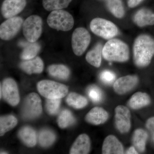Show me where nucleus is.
Wrapping results in <instances>:
<instances>
[{
	"label": "nucleus",
	"mask_w": 154,
	"mask_h": 154,
	"mask_svg": "<svg viewBox=\"0 0 154 154\" xmlns=\"http://www.w3.org/2000/svg\"><path fill=\"white\" fill-rule=\"evenodd\" d=\"M91 149V141L88 135H80L73 144L70 151L71 154H87Z\"/></svg>",
	"instance_id": "obj_15"
},
{
	"label": "nucleus",
	"mask_w": 154,
	"mask_h": 154,
	"mask_svg": "<svg viewBox=\"0 0 154 154\" xmlns=\"http://www.w3.org/2000/svg\"><path fill=\"white\" fill-rule=\"evenodd\" d=\"M26 3V0H5L1 8L2 15L8 19L15 17L24 10Z\"/></svg>",
	"instance_id": "obj_12"
},
{
	"label": "nucleus",
	"mask_w": 154,
	"mask_h": 154,
	"mask_svg": "<svg viewBox=\"0 0 154 154\" xmlns=\"http://www.w3.org/2000/svg\"><path fill=\"white\" fill-rule=\"evenodd\" d=\"M108 118V114L106 110L102 107H95L87 114L85 119L91 124L99 125L105 122Z\"/></svg>",
	"instance_id": "obj_16"
},
{
	"label": "nucleus",
	"mask_w": 154,
	"mask_h": 154,
	"mask_svg": "<svg viewBox=\"0 0 154 154\" xmlns=\"http://www.w3.org/2000/svg\"><path fill=\"white\" fill-rule=\"evenodd\" d=\"M91 41V36L84 28L75 29L72 33V45L73 51L77 56H81L85 51Z\"/></svg>",
	"instance_id": "obj_8"
},
{
	"label": "nucleus",
	"mask_w": 154,
	"mask_h": 154,
	"mask_svg": "<svg viewBox=\"0 0 154 154\" xmlns=\"http://www.w3.org/2000/svg\"><path fill=\"white\" fill-rule=\"evenodd\" d=\"M19 138L28 146L32 147L36 145L37 138L35 130L29 126H25L19 130Z\"/></svg>",
	"instance_id": "obj_20"
},
{
	"label": "nucleus",
	"mask_w": 154,
	"mask_h": 154,
	"mask_svg": "<svg viewBox=\"0 0 154 154\" xmlns=\"http://www.w3.org/2000/svg\"><path fill=\"white\" fill-rule=\"evenodd\" d=\"M148 137L147 133L143 129H137L134 131L133 136V143L139 152H142L144 151Z\"/></svg>",
	"instance_id": "obj_22"
},
{
	"label": "nucleus",
	"mask_w": 154,
	"mask_h": 154,
	"mask_svg": "<svg viewBox=\"0 0 154 154\" xmlns=\"http://www.w3.org/2000/svg\"><path fill=\"white\" fill-rule=\"evenodd\" d=\"M17 119L13 115L1 116L0 118V135L1 136L17 125Z\"/></svg>",
	"instance_id": "obj_25"
},
{
	"label": "nucleus",
	"mask_w": 154,
	"mask_h": 154,
	"mask_svg": "<svg viewBox=\"0 0 154 154\" xmlns=\"http://www.w3.org/2000/svg\"><path fill=\"white\" fill-rule=\"evenodd\" d=\"M150 102V98L147 94L137 92L131 96L128 102V105L132 109H138L149 105Z\"/></svg>",
	"instance_id": "obj_21"
},
{
	"label": "nucleus",
	"mask_w": 154,
	"mask_h": 154,
	"mask_svg": "<svg viewBox=\"0 0 154 154\" xmlns=\"http://www.w3.org/2000/svg\"><path fill=\"white\" fill-rule=\"evenodd\" d=\"M102 151L104 154H121L124 152V149L117 138L110 135L105 138L104 141Z\"/></svg>",
	"instance_id": "obj_14"
},
{
	"label": "nucleus",
	"mask_w": 154,
	"mask_h": 154,
	"mask_svg": "<svg viewBox=\"0 0 154 154\" xmlns=\"http://www.w3.org/2000/svg\"><path fill=\"white\" fill-rule=\"evenodd\" d=\"M134 60L137 66H148L154 55V38L146 34L138 36L133 46Z\"/></svg>",
	"instance_id": "obj_1"
},
{
	"label": "nucleus",
	"mask_w": 154,
	"mask_h": 154,
	"mask_svg": "<svg viewBox=\"0 0 154 154\" xmlns=\"http://www.w3.org/2000/svg\"><path fill=\"white\" fill-rule=\"evenodd\" d=\"M107 8L116 18L124 17L125 10L121 0H107Z\"/></svg>",
	"instance_id": "obj_29"
},
{
	"label": "nucleus",
	"mask_w": 154,
	"mask_h": 154,
	"mask_svg": "<svg viewBox=\"0 0 154 154\" xmlns=\"http://www.w3.org/2000/svg\"><path fill=\"white\" fill-rule=\"evenodd\" d=\"M60 103V99H47L45 107L48 113L52 115L57 114L59 110Z\"/></svg>",
	"instance_id": "obj_31"
},
{
	"label": "nucleus",
	"mask_w": 154,
	"mask_h": 154,
	"mask_svg": "<svg viewBox=\"0 0 154 154\" xmlns=\"http://www.w3.org/2000/svg\"><path fill=\"white\" fill-rule=\"evenodd\" d=\"M23 20L20 17L9 18L0 26V37L4 40H9L17 35L22 28Z\"/></svg>",
	"instance_id": "obj_9"
},
{
	"label": "nucleus",
	"mask_w": 154,
	"mask_h": 154,
	"mask_svg": "<svg viewBox=\"0 0 154 154\" xmlns=\"http://www.w3.org/2000/svg\"><path fill=\"white\" fill-rule=\"evenodd\" d=\"M67 103L69 106L76 109H81L88 105V101L85 97L75 93H70L66 99Z\"/></svg>",
	"instance_id": "obj_26"
},
{
	"label": "nucleus",
	"mask_w": 154,
	"mask_h": 154,
	"mask_svg": "<svg viewBox=\"0 0 154 154\" xmlns=\"http://www.w3.org/2000/svg\"><path fill=\"white\" fill-rule=\"evenodd\" d=\"M22 112L23 117L28 119L36 118L41 114L42 102L38 94L31 93L27 96L22 107Z\"/></svg>",
	"instance_id": "obj_7"
},
{
	"label": "nucleus",
	"mask_w": 154,
	"mask_h": 154,
	"mask_svg": "<svg viewBox=\"0 0 154 154\" xmlns=\"http://www.w3.org/2000/svg\"><path fill=\"white\" fill-rule=\"evenodd\" d=\"M7 154V153H6V152H1V154Z\"/></svg>",
	"instance_id": "obj_37"
},
{
	"label": "nucleus",
	"mask_w": 154,
	"mask_h": 154,
	"mask_svg": "<svg viewBox=\"0 0 154 154\" xmlns=\"http://www.w3.org/2000/svg\"><path fill=\"white\" fill-rule=\"evenodd\" d=\"M90 28L93 33L105 39H110L118 33V28L113 22L102 18L93 19Z\"/></svg>",
	"instance_id": "obj_5"
},
{
	"label": "nucleus",
	"mask_w": 154,
	"mask_h": 154,
	"mask_svg": "<svg viewBox=\"0 0 154 154\" xmlns=\"http://www.w3.org/2000/svg\"><path fill=\"white\" fill-rule=\"evenodd\" d=\"M138 77L136 75H127L121 77L116 81L113 89L116 94L122 95L132 90L137 85Z\"/></svg>",
	"instance_id": "obj_13"
},
{
	"label": "nucleus",
	"mask_w": 154,
	"mask_h": 154,
	"mask_svg": "<svg viewBox=\"0 0 154 154\" xmlns=\"http://www.w3.org/2000/svg\"><path fill=\"white\" fill-rule=\"evenodd\" d=\"M102 45L98 43L93 49L87 53L86 59L91 65L99 67L102 62Z\"/></svg>",
	"instance_id": "obj_23"
},
{
	"label": "nucleus",
	"mask_w": 154,
	"mask_h": 154,
	"mask_svg": "<svg viewBox=\"0 0 154 154\" xmlns=\"http://www.w3.org/2000/svg\"><path fill=\"white\" fill-rule=\"evenodd\" d=\"M47 21L51 28L63 31L71 30L74 24L72 16L63 10L52 11L48 17Z\"/></svg>",
	"instance_id": "obj_3"
},
{
	"label": "nucleus",
	"mask_w": 154,
	"mask_h": 154,
	"mask_svg": "<svg viewBox=\"0 0 154 154\" xmlns=\"http://www.w3.org/2000/svg\"><path fill=\"white\" fill-rule=\"evenodd\" d=\"M88 94L90 99L95 103H99L102 99V91L97 86L92 85L88 88Z\"/></svg>",
	"instance_id": "obj_32"
},
{
	"label": "nucleus",
	"mask_w": 154,
	"mask_h": 154,
	"mask_svg": "<svg viewBox=\"0 0 154 154\" xmlns=\"http://www.w3.org/2000/svg\"><path fill=\"white\" fill-rule=\"evenodd\" d=\"M102 54L106 60L124 62L129 57V49L126 43L118 39H111L102 48Z\"/></svg>",
	"instance_id": "obj_2"
},
{
	"label": "nucleus",
	"mask_w": 154,
	"mask_h": 154,
	"mask_svg": "<svg viewBox=\"0 0 154 154\" xmlns=\"http://www.w3.org/2000/svg\"><path fill=\"white\" fill-rule=\"evenodd\" d=\"M143 0H128V5L131 8H134L136 7Z\"/></svg>",
	"instance_id": "obj_35"
},
{
	"label": "nucleus",
	"mask_w": 154,
	"mask_h": 154,
	"mask_svg": "<svg viewBox=\"0 0 154 154\" xmlns=\"http://www.w3.org/2000/svg\"><path fill=\"white\" fill-rule=\"evenodd\" d=\"M126 154H138V152L134 146H131L126 151Z\"/></svg>",
	"instance_id": "obj_36"
},
{
	"label": "nucleus",
	"mask_w": 154,
	"mask_h": 154,
	"mask_svg": "<svg viewBox=\"0 0 154 154\" xmlns=\"http://www.w3.org/2000/svg\"><path fill=\"white\" fill-rule=\"evenodd\" d=\"M146 127L151 133L154 142V117L149 119L146 122Z\"/></svg>",
	"instance_id": "obj_34"
},
{
	"label": "nucleus",
	"mask_w": 154,
	"mask_h": 154,
	"mask_svg": "<svg viewBox=\"0 0 154 154\" xmlns=\"http://www.w3.org/2000/svg\"><path fill=\"white\" fill-rule=\"evenodd\" d=\"M19 45L24 47L21 55V58L24 60H29L36 57L41 48L40 45L36 42H21Z\"/></svg>",
	"instance_id": "obj_19"
},
{
	"label": "nucleus",
	"mask_w": 154,
	"mask_h": 154,
	"mask_svg": "<svg viewBox=\"0 0 154 154\" xmlns=\"http://www.w3.org/2000/svg\"><path fill=\"white\" fill-rule=\"evenodd\" d=\"M20 67L28 74L41 73L44 68V64L42 60L38 57L32 59L22 62Z\"/></svg>",
	"instance_id": "obj_17"
},
{
	"label": "nucleus",
	"mask_w": 154,
	"mask_h": 154,
	"mask_svg": "<svg viewBox=\"0 0 154 154\" xmlns=\"http://www.w3.org/2000/svg\"><path fill=\"white\" fill-rule=\"evenodd\" d=\"M56 139L54 133L49 129H43L38 135L39 144L43 147L49 146L54 143Z\"/></svg>",
	"instance_id": "obj_28"
},
{
	"label": "nucleus",
	"mask_w": 154,
	"mask_h": 154,
	"mask_svg": "<svg viewBox=\"0 0 154 154\" xmlns=\"http://www.w3.org/2000/svg\"><path fill=\"white\" fill-rule=\"evenodd\" d=\"M57 121L60 128H65L73 124L75 122V119L71 111L64 110L59 116Z\"/></svg>",
	"instance_id": "obj_30"
},
{
	"label": "nucleus",
	"mask_w": 154,
	"mask_h": 154,
	"mask_svg": "<svg viewBox=\"0 0 154 154\" xmlns=\"http://www.w3.org/2000/svg\"><path fill=\"white\" fill-rule=\"evenodd\" d=\"M72 0H42V5L47 11L62 10L68 7Z\"/></svg>",
	"instance_id": "obj_27"
},
{
	"label": "nucleus",
	"mask_w": 154,
	"mask_h": 154,
	"mask_svg": "<svg viewBox=\"0 0 154 154\" xmlns=\"http://www.w3.org/2000/svg\"><path fill=\"white\" fill-rule=\"evenodd\" d=\"M115 123L117 129L121 133L129 131L131 126V113L127 107L119 105L116 108Z\"/></svg>",
	"instance_id": "obj_11"
},
{
	"label": "nucleus",
	"mask_w": 154,
	"mask_h": 154,
	"mask_svg": "<svg viewBox=\"0 0 154 154\" xmlns=\"http://www.w3.org/2000/svg\"><path fill=\"white\" fill-rule=\"evenodd\" d=\"M134 21L140 27L154 25V13L147 9H141L135 14Z\"/></svg>",
	"instance_id": "obj_18"
},
{
	"label": "nucleus",
	"mask_w": 154,
	"mask_h": 154,
	"mask_svg": "<svg viewBox=\"0 0 154 154\" xmlns=\"http://www.w3.org/2000/svg\"><path fill=\"white\" fill-rule=\"evenodd\" d=\"M22 28L23 34L28 41L36 42L42 33V19L36 15L30 16L23 22Z\"/></svg>",
	"instance_id": "obj_6"
},
{
	"label": "nucleus",
	"mask_w": 154,
	"mask_h": 154,
	"mask_svg": "<svg viewBox=\"0 0 154 154\" xmlns=\"http://www.w3.org/2000/svg\"><path fill=\"white\" fill-rule=\"evenodd\" d=\"M37 88L39 94L47 99H61L68 92L66 86L50 80L40 81Z\"/></svg>",
	"instance_id": "obj_4"
},
{
	"label": "nucleus",
	"mask_w": 154,
	"mask_h": 154,
	"mask_svg": "<svg viewBox=\"0 0 154 154\" xmlns=\"http://www.w3.org/2000/svg\"><path fill=\"white\" fill-rule=\"evenodd\" d=\"M2 95L4 99L12 106H16L20 101L19 91L17 83L11 78H7L1 85Z\"/></svg>",
	"instance_id": "obj_10"
},
{
	"label": "nucleus",
	"mask_w": 154,
	"mask_h": 154,
	"mask_svg": "<svg viewBox=\"0 0 154 154\" xmlns=\"http://www.w3.org/2000/svg\"><path fill=\"white\" fill-rule=\"evenodd\" d=\"M48 73L54 78L62 80H66L69 76L70 71L68 68L63 65H52L48 69Z\"/></svg>",
	"instance_id": "obj_24"
},
{
	"label": "nucleus",
	"mask_w": 154,
	"mask_h": 154,
	"mask_svg": "<svg viewBox=\"0 0 154 154\" xmlns=\"http://www.w3.org/2000/svg\"><path fill=\"white\" fill-rule=\"evenodd\" d=\"M100 79L106 84H110L114 82L116 75L113 72L109 70H105L100 74Z\"/></svg>",
	"instance_id": "obj_33"
}]
</instances>
